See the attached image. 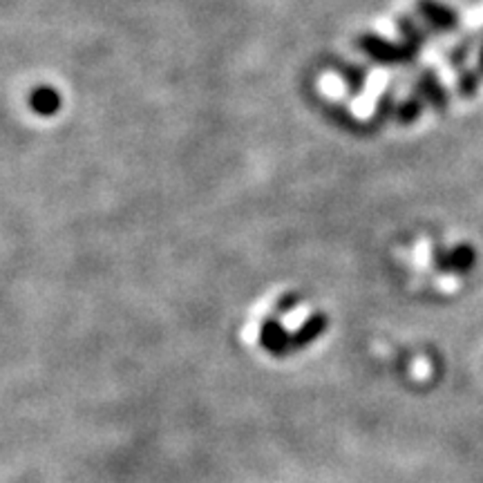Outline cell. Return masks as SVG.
<instances>
[{"instance_id": "52a82bcc", "label": "cell", "mask_w": 483, "mask_h": 483, "mask_svg": "<svg viewBox=\"0 0 483 483\" xmlns=\"http://www.w3.org/2000/svg\"><path fill=\"white\" fill-rule=\"evenodd\" d=\"M421 113H423V101L419 99V96H410V99L401 104L396 117L401 123H412V121H416L421 117Z\"/></svg>"}, {"instance_id": "6da1fadb", "label": "cell", "mask_w": 483, "mask_h": 483, "mask_svg": "<svg viewBox=\"0 0 483 483\" xmlns=\"http://www.w3.org/2000/svg\"><path fill=\"white\" fill-rule=\"evenodd\" d=\"M362 50H365L369 57L383 60V63H407V60H415L416 50L410 45H396L392 41H385L380 36H365L360 41Z\"/></svg>"}, {"instance_id": "3957f363", "label": "cell", "mask_w": 483, "mask_h": 483, "mask_svg": "<svg viewBox=\"0 0 483 483\" xmlns=\"http://www.w3.org/2000/svg\"><path fill=\"white\" fill-rule=\"evenodd\" d=\"M419 92L423 99L430 104V108L434 110V113L443 114L445 110H448L450 95L443 87V83H441V78L436 77L434 69H423L421 78H419Z\"/></svg>"}, {"instance_id": "ba28073f", "label": "cell", "mask_w": 483, "mask_h": 483, "mask_svg": "<svg viewBox=\"0 0 483 483\" xmlns=\"http://www.w3.org/2000/svg\"><path fill=\"white\" fill-rule=\"evenodd\" d=\"M472 41H475V39H472V36H470V39H468V41L463 39L461 43L457 45V48L450 50V54H448V63L452 65V68H461L463 60H466V59H468V54H470V50H472Z\"/></svg>"}, {"instance_id": "9c48e42d", "label": "cell", "mask_w": 483, "mask_h": 483, "mask_svg": "<svg viewBox=\"0 0 483 483\" xmlns=\"http://www.w3.org/2000/svg\"><path fill=\"white\" fill-rule=\"evenodd\" d=\"M477 68H479V72L483 74V41H481V48H479V60H477Z\"/></svg>"}, {"instance_id": "8992f818", "label": "cell", "mask_w": 483, "mask_h": 483, "mask_svg": "<svg viewBox=\"0 0 483 483\" xmlns=\"http://www.w3.org/2000/svg\"><path fill=\"white\" fill-rule=\"evenodd\" d=\"M398 27H401V34L406 36V41H407V45H410V48H415L416 52H419L421 50V45L425 43V32L421 30L419 25H416L415 21H412V18H407V16H403L401 21H398Z\"/></svg>"}, {"instance_id": "277c9868", "label": "cell", "mask_w": 483, "mask_h": 483, "mask_svg": "<svg viewBox=\"0 0 483 483\" xmlns=\"http://www.w3.org/2000/svg\"><path fill=\"white\" fill-rule=\"evenodd\" d=\"M475 260L477 253L470 244H459L452 251H448V253L436 255V264H439L441 271L466 273L475 267Z\"/></svg>"}, {"instance_id": "7a4b0ae2", "label": "cell", "mask_w": 483, "mask_h": 483, "mask_svg": "<svg viewBox=\"0 0 483 483\" xmlns=\"http://www.w3.org/2000/svg\"><path fill=\"white\" fill-rule=\"evenodd\" d=\"M419 14L423 21L439 32H454L461 23L457 9L450 5L439 3V0H419Z\"/></svg>"}, {"instance_id": "5b68a950", "label": "cell", "mask_w": 483, "mask_h": 483, "mask_svg": "<svg viewBox=\"0 0 483 483\" xmlns=\"http://www.w3.org/2000/svg\"><path fill=\"white\" fill-rule=\"evenodd\" d=\"M481 81L483 74L479 72V68H461L457 77L459 95H461L463 99H475L481 90Z\"/></svg>"}]
</instances>
